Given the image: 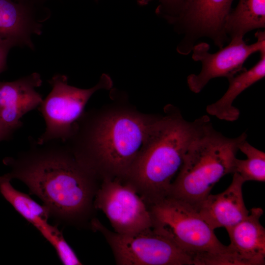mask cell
I'll return each instance as SVG.
<instances>
[{
    "label": "cell",
    "instance_id": "1",
    "mask_svg": "<svg viewBox=\"0 0 265 265\" xmlns=\"http://www.w3.org/2000/svg\"><path fill=\"white\" fill-rule=\"evenodd\" d=\"M27 150L3 163L11 167L2 176L18 179L38 196L57 220L82 226L94 218L98 178L61 140L39 143L31 138Z\"/></svg>",
    "mask_w": 265,
    "mask_h": 265
},
{
    "label": "cell",
    "instance_id": "2",
    "mask_svg": "<svg viewBox=\"0 0 265 265\" xmlns=\"http://www.w3.org/2000/svg\"><path fill=\"white\" fill-rule=\"evenodd\" d=\"M159 118L130 112L112 113L88 124L82 132L73 131L70 137L79 140L68 139L65 143L101 181L105 178L122 179Z\"/></svg>",
    "mask_w": 265,
    "mask_h": 265
},
{
    "label": "cell",
    "instance_id": "3",
    "mask_svg": "<svg viewBox=\"0 0 265 265\" xmlns=\"http://www.w3.org/2000/svg\"><path fill=\"white\" fill-rule=\"evenodd\" d=\"M168 113L159 118L147 143L121 179L148 206L169 196L172 180L188 146L211 121L207 115L188 121L179 112Z\"/></svg>",
    "mask_w": 265,
    "mask_h": 265
},
{
    "label": "cell",
    "instance_id": "4",
    "mask_svg": "<svg viewBox=\"0 0 265 265\" xmlns=\"http://www.w3.org/2000/svg\"><path fill=\"white\" fill-rule=\"evenodd\" d=\"M247 137L245 132L228 137L208 122L188 146L168 196L196 208L221 178L233 173L238 146Z\"/></svg>",
    "mask_w": 265,
    "mask_h": 265
},
{
    "label": "cell",
    "instance_id": "5",
    "mask_svg": "<svg viewBox=\"0 0 265 265\" xmlns=\"http://www.w3.org/2000/svg\"><path fill=\"white\" fill-rule=\"evenodd\" d=\"M152 230L169 239L193 258L228 250L214 230L190 204L168 196L149 205Z\"/></svg>",
    "mask_w": 265,
    "mask_h": 265
},
{
    "label": "cell",
    "instance_id": "6",
    "mask_svg": "<svg viewBox=\"0 0 265 265\" xmlns=\"http://www.w3.org/2000/svg\"><path fill=\"white\" fill-rule=\"evenodd\" d=\"M90 228L104 236L117 265H193L188 253L152 229L133 234H120L108 229L94 217Z\"/></svg>",
    "mask_w": 265,
    "mask_h": 265
},
{
    "label": "cell",
    "instance_id": "7",
    "mask_svg": "<svg viewBox=\"0 0 265 265\" xmlns=\"http://www.w3.org/2000/svg\"><path fill=\"white\" fill-rule=\"evenodd\" d=\"M67 80L66 76L56 75L49 81L52 90L39 106L45 123V131L36 140L39 143L66 141L91 96L97 90L111 85L106 75H103L100 81L89 89L70 85Z\"/></svg>",
    "mask_w": 265,
    "mask_h": 265
},
{
    "label": "cell",
    "instance_id": "8",
    "mask_svg": "<svg viewBox=\"0 0 265 265\" xmlns=\"http://www.w3.org/2000/svg\"><path fill=\"white\" fill-rule=\"evenodd\" d=\"M234 0H184L178 14L168 22L184 35L177 50L187 54L196 42L208 38L219 49L230 40L225 32L226 18Z\"/></svg>",
    "mask_w": 265,
    "mask_h": 265
},
{
    "label": "cell",
    "instance_id": "9",
    "mask_svg": "<svg viewBox=\"0 0 265 265\" xmlns=\"http://www.w3.org/2000/svg\"><path fill=\"white\" fill-rule=\"evenodd\" d=\"M94 207L105 214L118 234H133L152 229L148 206L131 185L120 179L102 180Z\"/></svg>",
    "mask_w": 265,
    "mask_h": 265
},
{
    "label": "cell",
    "instance_id": "10",
    "mask_svg": "<svg viewBox=\"0 0 265 265\" xmlns=\"http://www.w3.org/2000/svg\"><path fill=\"white\" fill-rule=\"evenodd\" d=\"M255 36L257 41L252 44H247L243 38H235L214 53L209 52L208 43L196 44L192 49V58L201 63L202 68L199 74H191L187 77L189 89L198 93L211 80L218 77L228 79L245 70L244 63L254 53H265V31L258 30Z\"/></svg>",
    "mask_w": 265,
    "mask_h": 265
},
{
    "label": "cell",
    "instance_id": "11",
    "mask_svg": "<svg viewBox=\"0 0 265 265\" xmlns=\"http://www.w3.org/2000/svg\"><path fill=\"white\" fill-rule=\"evenodd\" d=\"M40 75L34 73L17 80L0 82V123L12 133L22 126L21 118L39 107L43 99L36 91Z\"/></svg>",
    "mask_w": 265,
    "mask_h": 265
},
{
    "label": "cell",
    "instance_id": "12",
    "mask_svg": "<svg viewBox=\"0 0 265 265\" xmlns=\"http://www.w3.org/2000/svg\"><path fill=\"white\" fill-rule=\"evenodd\" d=\"M244 182L238 173H233L231 183L224 191L210 194L195 208L213 230L221 227L227 230L248 216L242 190Z\"/></svg>",
    "mask_w": 265,
    "mask_h": 265
},
{
    "label": "cell",
    "instance_id": "13",
    "mask_svg": "<svg viewBox=\"0 0 265 265\" xmlns=\"http://www.w3.org/2000/svg\"><path fill=\"white\" fill-rule=\"evenodd\" d=\"M263 213L261 208H253L245 218L226 230L229 248L248 265L265 264V229L260 221Z\"/></svg>",
    "mask_w": 265,
    "mask_h": 265
},
{
    "label": "cell",
    "instance_id": "14",
    "mask_svg": "<svg viewBox=\"0 0 265 265\" xmlns=\"http://www.w3.org/2000/svg\"><path fill=\"white\" fill-rule=\"evenodd\" d=\"M260 56L251 68L245 69L227 79L229 85L226 92L220 99L207 106L208 114L227 121L238 119L240 112L233 106L234 101L241 92L265 76V53L261 54Z\"/></svg>",
    "mask_w": 265,
    "mask_h": 265
},
{
    "label": "cell",
    "instance_id": "15",
    "mask_svg": "<svg viewBox=\"0 0 265 265\" xmlns=\"http://www.w3.org/2000/svg\"><path fill=\"white\" fill-rule=\"evenodd\" d=\"M28 7L14 0H0V41L13 46H32L33 26Z\"/></svg>",
    "mask_w": 265,
    "mask_h": 265
},
{
    "label": "cell",
    "instance_id": "16",
    "mask_svg": "<svg viewBox=\"0 0 265 265\" xmlns=\"http://www.w3.org/2000/svg\"><path fill=\"white\" fill-rule=\"evenodd\" d=\"M265 27V0H239L226 18L225 32L230 40Z\"/></svg>",
    "mask_w": 265,
    "mask_h": 265
},
{
    "label": "cell",
    "instance_id": "17",
    "mask_svg": "<svg viewBox=\"0 0 265 265\" xmlns=\"http://www.w3.org/2000/svg\"><path fill=\"white\" fill-rule=\"evenodd\" d=\"M10 180L0 176V192L26 221L38 230L48 224L51 215L49 209L41 205L29 195L14 188Z\"/></svg>",
    "mask_w": 265,
    "mask_h": 265
},
{
    "label": "cell",
    "instance_id": "18",
    "mask_svg": "<svg viewBox=\"0 0 265 265\" xmlns=\"http://www.w3.org/2000/svg\"><path fill=\"white\" fill-rule=\"evenodd\" d=\"M244 154L247 158L240 159L235 158L233 173H238L244 182L265 181V153L252 146L246 139L238 146V150Z\"/></svg>",
    "mask_w": 265,
    "mask_h": 265
},
{
    "label": "cell",
    "instance_id": "19",
    "mask_svg": "<svg viewBox=\"0 0 265 265\" xmlns=\"http://www.w3.org/2000/svg\"><path fill=\"white\" fill-rule=\"evenodd\" d=\"M39 231L55 250L61 263L65 265H80V261L74 250L65 239L56 225L49 223Z\"/></svg>",
    "mask_w": 265,
    "mask_h": 265
},
{
    "label": "cell",
    "instance_id": "20",
    "mask_svg": "<svg viewBox=\"0 0 265 265\" xmlns=\"http://www.w3.org/2000/svg\"><path fill=\"white\" fill-rule=\"evenodd\" d=\"M159 5L156 13L162 15L167 21L175 17L179 13L184 0H158Z\"/></svg>",
    "mask_w": 265,
    "mask_h": 265
},
{
    "label": "cell",
    "instance_id": "21",
    "mask_svg": "<svg viewBox=\"0 0 265 265\" xmlns=\"http://www.w3.org/2000/svg\"><path fill=\"white\" fill-rule=\"evenodd\" d=\"M12 47L10 43L0 41V74L5 68L6 56Z\"/></svg>",
    "mask_w": 265,
    "mask_h": 265
},
{
    "label": "cell",
    "instance_id": "22",
    "mask_svg": "<svg viewBox=\"0 0 265 265\" xmlns=\"http://www.w3.org/2000/svg\"><path fill=\"white\" fill-rule=\"evenodd\" d=\"M138 4L140 5L143 6L147 5L152 0H136Z\"/></svg>",
    "mask_w": 265,
    "mask_h": 265
},
{
    "label": "cell",
    "instance_id": "23",
    "mask_svg": "<svg viewBox=\"0 0 265 265\" xmlns=\"http://www.w3.org/2000/svg\"><path fill=\"white\" fill-rule=\"evenodd\" d=\"M15 0L16 1L24 3L26 0Z\"/></svg>",
    "mask_w": 265,
    "mask_h": 265
}]
</instances>
